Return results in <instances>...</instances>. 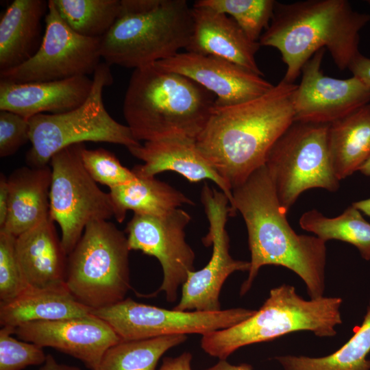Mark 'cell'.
<instances>
[{
	"mask_svg": "<svg viewBox=\"0 0 370 370\" xmlns=\"http://www.w3.org/2000/svg\"><path fill=\"white\" fill-rule=\"evenodd\" d=\"M297 86L282 79L251 100L214 104L196 145L232 190L264 165L273 144L294 122Z\"/></svg>",
	"mask_w": 370,
	"mask_h": 370,
	"instance_id": "6da1fadb",
	"label": "cell"
},
{
	"mask_svg": "<svg viewBox=\"0 0 370 370\" xmlns=\"http://www.w3.org/2000/svg\"><path fill=\"white\" fill-rule=\"evenodd\" d=\"M232 198V214L238 211L245 221L251 254L240 295L249 291L262 267L275 265L296 273L310 299L324 296L325 242L316 236L298 234L291 227L266 166L234 188Z\"/></svg>",
	"mask_w": 370,
	"mask_h": 370,
	"instance_id": "7a4b0ae2",
	"label": "cell"
},
{
	"mask_svg": "<svg viewBox=\"0 0 370 370\" xmlns=\"http://www.w3.org/2000/svg\"><path fill=\"white\" fill-rule=\"evenodd\" d=\"M370 14L354 10L346 0L275 1L273 16L261 35L260 46L277 49L286 66L284 81L294 83L307 61L327 49L341 70L360 53V32Z\"/></svg>",
	"mask_w": 370,
	"mask_h": 370,
	"instance_id": "3957f363",
	"label": "cell"
},
{
	"mask_svg": "<svg viewBox=\"0 0 370 370\" xmlns=\"http://www.w3.org/2000/svg\"><path fill=\"white\" fill-rule=\"evenodd\" d=\"M210 91L156 62L134 70L123 99L127 125L138 141L184 136L196 139L215 104Z\"/></svg>",
	"mask_w": 370,
	"mask_h": 370,
	"instance_id": "277c9868",
	"label": "cell"
},
{
	"mask_svg": "<svg viewBox=\"0 0 370 370\" xmlns=\"http://www.w3.org/2000/svg\"><path fill=\"white\" fill-rule=\"evenodd\" d=\"M338 297L304 299L295 287L283 284L271 289L258 310L232 327L202 335L201 347L208 355L226 360L238 349L276 339L295 332L308 331L319 337H332L342 323Z\"/></svg>",
	"mask_w": 370,
	"mask_h": 370,
	"instance_id": "5b68a950",
	"label": "cell"
},
{
	"mask_svg": "<svg viewBox=\"0 0 370 370\" xmlns=\"http://www.w3.org/2000/svg\"><path fill=\"white\" fill-rule=\"evenodd\" d=\"M192 29V7L186 0H159L148 11L117 18L101 38V58L134 70L186 49Z\"/></svg>",
	"mask_w": 370,
	"mask_h": 370,
	"instance_id": "8992f818",
	"label": "cell"
},
{
	"mask_svg": "<svg viewBox=\"0 0 370 370\" xmlns=\"http://www.w3.org/2000/svg\"><path fill=\"white\" fill-rule=\"evenodd\" d=\"M106 62L93 74L91 91L79 107L60 114H40L29 120L32 147L26 156L30 166H47L61 149L84 142L119 144L128 149L140 145L130 128L115 121L103 101L104 87L112 84V75Z\"/></svg>",
	"mask_w": 370,
	"mask_h": 370,
	"instance_id": "52a82bcc",
	"label": "cell"
},
{
	"mask_svg": "<svg viewBox=\"0 0 370 370\" xmlns=\"http://www.w3.org/2000/svg\"><path fill=\"white\" fill-rule=\"evenodd\" d=\"M127 236L108 220L88 223L68 255L66 286L92 310L125 299L130 289Z\"/></svg>",
	"mask_w": 370,
	"mask_h": 370,
	"instance_id": "ba28073f",
	"label": "cell"
},
{
	"mask_svg": "<svg viewBox=\"0 0 370 370\" xmlns=\"http://www.w3.org/2000/svg\"><path fill=\"white\" fill-rule=\"evenodd\" d=\"M329 125L294 121L267 156L264 166L286 212L307 190L339 188L329 152Z\"/></svg>",
	"mask_w": 370,
	"mask_h": 370,
	"instance_id": "9c48e42d",
	"label": "cell"
},
{
	"mask_svg": "<svg viewBox=\"0 0 370 370\" xmlns=\"http://www.w3.org/2000/svg\"><path fill=\"white\" fill-rule=\"evenodd\" d=\"M84 147V143L66 147L49 162V216L60 227L61 241L67 255L88 223L114 218L110 193L100 189L83 165L81 151Z\"/></svg>",
	"mask_w": 370,
	"mask_h": 370,
	"instance_id": "30bf717a",
	"label": "cell"
},
{
	"mask_svg": "<svg viewBox=\"0 0 370 370\" xmlns=\"http://www.w3.org/2000/svg\"><path fill=\"white\" fill-rule=\"evenodd\" d=\"M255 312L243 308L214 312L167 310L131 298L91 311L109 324L121 341L174 334L204 335L235 325Z\"/></svg>",
	"mask_w": 370,
	"mask_h": 370,
	"instance_id": "8fae6325",
	"label": "cell"
},
{
	"mask_svg": "<svg viewBox=\"0 0 370 370\" xmlns=\"http://www.w3.org/2000/svg\"><path fill=\"white\" fill-rule=\"evenodd\" d=\"M101 38L75 32L48 1L45 29L36 52L21 65L0 71L1 80L13 83L58 81L94 74L100 64Z\"/></svg>",
	"mask_w": 370,
	"mask_h": 370,
	"instance_id": "7c38bea8",
	"label": "cell"
},
{
	"mask_svg": "<svg viewBox=\"0 0 370 370\" xmlns=\"http://www.w3.org/2000/svg\"><path fill=\"white\" fill-rule=\"evenodd\" d=\"M201 201L209 223V232L202 241L207 247L212 245V254L204 268L188 273L182 286L180 301L173 308L177 310H221L219 295L226 279L235 271H248L250 267L249 261L235 260L230 254L225 225L228 217L233 214L227 196L205 184Z\"/></svg>",
	"mask_w": 370,
	"mask_h": 370,
	"instance_id": "4fadbf2b",
	"label": "cell"
},
{
	"mask_svg": "<svg viewBox=\"0 0 370 370\" xmlns=\"http://www.w3.org/2000/svg\"><path fill=\"white\" fill-rule=\"evenodd\" d=\"M190 219L186 211L177 208L163 216L134 214L126 226L130 251L139 250L160 263L163 279L156 293L164 292L169 303L176 301L179 288L195 271V254L185 233Z\"/></svg>",
	"mask_w": 370,
	"mask_h": 370,
	"instance_id": "5bb4252c",
	"label": "cell"
},
{
	"mask_svg": "<svg viewBox=\"0 0 370 370\" xmlns=\"http://www.w3.org/2000/svg\"><path fill=\"white\" fill-rule=\"evenodd\" d=\"M325 51L316 52L301 69L293 96L294 121L329 125L370 103V88L358 78L337 79L323 74Z\"/></svg>",
	"mask_w": 370,
	"mask_h": 370,
	"instance_id": "9a60e30c",
	"label": "cell"
},
{
	"mask_svg": "<svg viewBox=\"0 0 370 370\" xmlns=\"http://www.w3.org/2000/svg\"><path fill=\"white\" fill-rule=\"evenodd\" d=\"M156 64L193 80L216 97L215 105L228 106L261 96L274 85L254 72L227 60L188 51Z\"/></svg>",
	"mask_w": 370,
	"mask_h": 370,
	"instance_id": "2e32d148",
	"label": "cell"
},
{
	"mask_svg": "<svg viewBox=\"0 0 370 370\" xmlns=\"http://www.w3.org/2000/svg\"><path fill=\"white\" fill-rule=\"evenodd\" d=\"M22 341L70 355L95 370L105 352L121 340L109 324L92 314L55 321L29 322L17 327Z\"/></svg>",
	"mask_w": 370,
	"mask_h": 370,
	"instance_id": "e0dca14e",
	"label": "cell"
},
{
	"mask_svg": "<svg viewBox=\"0 0 370 370\" xmlns=\"http://www.w3.org/2000/svg\"><path fill=\"white\" fill-rule=\"evenodd\" d=\"M128 150L144 162L132 169L136 176L154 177L162 172L171 171L191 182L209 180L227 196L232 208V189L199 152L195 138L184 136L165 137L145 142Z\"/></svg>",
	"mask_w": 370,
	"mask_h": 370,
	"instance_id": "ac0fdd59",
	"label": "cell"
},
{
	"mask_svg": "<svg viewBox=\"0 0 370 370\" xmlns=\"http://www.w3.org/2000/svg\"><path fill=\"white\" fill-rule=\"evenodd\" d=\"M192 14L186 51L221 58L264 76L256 60L260 43L251 40L231 17L195 4Z\"/></svg>",
	"mask_w": 370,
	"mask_h": 370,
	"instance_id": "d6986e66",
	"label": "cell"
},
{
	"mask_svg": "<svg viewBox=\"0 0 370 370\" xmlns=\"http://www.w3.org/2000/svg\"><path fill=\"white\" fill-rule=\"evenodd\" d=\"M93 84L88 76L58 81L13 83L0 80V110L27 119L40 114H60L73 110L88 98Z\"/></svg>",
	"mask_w": 370,
	"mask_h": 370,
	"instance_id": "ffe728a7",
	"label": "cell"
},
{
	"mask_svg": "<svg viewBox=\"0 0 370 370\" xmlns=\"http://www.w3.org/2000/svg\"><path fill=\"white\" fill-rule=\"evenodd\" d=\"M16 252L28 288L66 285L68 255L50 217L16 236Z\"/></svg>",
	"mask_w": 370,
	"mask_h": 370,
	"instance_id": "44dd1931",
	"label": "cell"
},
{
	"mask_svg": "<svg viewBox=\"0 0 370 370\" xmlns=\"http://www.w3.org/2000/svg\"><path fill=\"white\" fill-rule=\"evenodd\" d=\"M10 208L4 227L0 230L18 236L49 216L51 169L47 166H23L8 177Z\"/></svg>",
	"mask_w": 370,
	"mask_h": 370,
	"instance_id": "7402d4cb",
	"label": "cell"
},
{
	"mask_svg": "<svg viewBox=\"0 0 370 370\" xmlns=\"http://www.w3.org/2000/svg\"><path fill=\"white\" fill-rule=\"evenodd\" d=\"M47 10L44 0H14L7 8L0 20V71L21 65L36 52Z\"/></svg>",
	"mask_w": 370,
	"mask_h": 370,
	"instance_id": "603a6c76",
	"label": "cell"
},
{
	"mask_svg": "<svg viewBox=\"0 0 370 370\" xmlns=\"http://www.w3.org/2000/svg\"><path fill=\"white\" fill-rule=\"evenodd\" d=\"M91 311L73 297L66 285L27 288L14 299L0 302V324L16 330L29 322L80 317Z\"/></svg>",
	"mask_w": 370,
	"mask_h": 370,
	"instance_id": "cb8c5ba5",
	"label": "cell"
},
{
	"mask_svg": "<svg viewBox=\"0 0 370 370\" xmlns=\"http://www.w3.org/2000/svg\"><path fill=\"white\" fill-rule=\"evenodd\" d=\"M328 147L339 181L359 171L370 157V103L329 125Z\"/></svg>",
	"mask_w": 370,
	"mask_h": 370,
	"instance_id": "d4e9b609",
	"label": "cell"
},
{
	"mask_svg": "<svg viewBox=\"0 0 370 370\" xmlns=\"http://www.w3.org/2000/svg\"><path fill=\"white\" fill-rule=\"evenodd\" d=\"M114 219L122 223L128 210L134 214L163 216L193 201L169 184L154 177H136L110 189Z\"/></svg>",
	"mask_w": 370,
	"mask_h": 370,
	"instance_id": "484cf974",
	"label": "cell"
},
{
	"mask_svg": "<svg viewBox=\"0 0 370 370\" xmlns=\"http://www.w3.org/2000/svg\"><path fill=\"white\" fill-rule=\"evenodd\" d=\"M370 300L362 324L338 350L322 357L283 355L274 359L283 370H370Z\"/></svg>",
	"mask_w": 370,
	"mask_h": 370,
	"instance_id": "4316f807",
	"label": "cell"
},
{
	"mask_svg": "<svg viewBox=\"0 0 370 370\" xmlns=\"http://www.w3.org/2000/svg\"><path fill=\"white\" fill-rule=\"evenodd\" d=\"M300 227L323 241L338 240L356 247L362 258L370 260V223L352 204L336 217H328L317 210L304 212Z\"/></svg>",
	"mask_w": 370,
	"mask_h": 370,
	"instance_id": "83f0119b",
	"label": "cell"
},
{
	"mask_svg": "<svg viewBox=\"0 0 370 370\" xmlns=\"http://www.w3.org/2000/svg\"><path fill=\"white\" fill-rule=\"evenodd\" d=\"M186 339V335L174 334L121 341L105 352L95 370H156L164 354Z\"/></svg>",
	"mask_w": 370,
	"mask_h": 370,
	"instance_id": "f1b7e54d",
	"label": "cell"
},
{
	"mask_svg": "<svg viewBox=\"0 0 370 370\" xmlns=\"http://www.w3.org/2000/svg\"><path fill=\"white\" fill-rule=\"evenodd\" d=\"M61 18L77 34L101 38L120 14L119 0H53Z\"/></svg>",
	"mask_w": 370,
	"mask_h": 370,
	"instance_id": "f546056e",
	"label": "cell"
},
{
	"mask_svg": "<svg viewBox=\"0 0 370 370\" xmlns=\"http://www.w3.org/2000/svg\"><path fill=\"white\" fill-rule=\"evenodd\" d=\"M275 3L274 0H198L194 3L230 15L254 42L259 41L269 26Z\"/></svg>",
	"mask_w": 370,
	"mask_h": 370,
	"instance_id": "4dcf8cb0",
	"label": "cell"
},
{
	"mask_svg": "<svg viewBox=\"0 0 370 370\" xmlns=\"http://www.w3.org/2000/svg\"><path fill=\"white\" fill-rule=\"evenodd\" d=\"M83 165L97 182L112 188L133 180L136 175L123 166L116 156L103 148L88 149L84 146L81 151Z\"/></svg>",
	"mask_w": 370,
	"mask_h": 370,
	"instance_id": "1f68e13d",
	"label": "cell"
},
{
	"mask_svg": "<svg viewBox=\"0 0 370 370\" xmlns=\"http://www.w3.org/2000/svg\"><path fill=\"white\" fill-rule=\"evenodd\" d=\"M15 329L1 327L0 330V370H22L27 367L42 365L47 355L43 347L12 336Z\"/></svg>",
	"mask_w": 370,
	"mask_h": 370,
	"instance_id": "d6a6232c",
	"label": "cell"
},
{
	"mask_svg": "<svg viewBox=\"0 0 370 370\" xmlns=\"http://www.w3.org/2000/svg\"><path fill=\"white\" fill-rule=\"evenodd\" d=\"M16 238L0 230V302L14 299L28 288L16 256Z\"/></svg>",
	"mask_w": 370,
	"mask_h": 370,
	"instance_id": "836d02e7",
	"label": "cell"
},
{
	"mask_svg": "<svg viewBox=\"0 0 370 370\" xmlns=\"http://www.w3.org/2000/svg\"><path fill=\"white\" fill-rule=\"evenodd\" d=\"M28 140L29 120L14 112L0 110V157L13 155Z\"/></svg>",
	"mask_w": 370,
	"mask_h": 370,
	"instance_id": "e575fe53",
	"label": "cell"
},
{
	"mask_svg": "<svg viewBox=\"0 0 370 370\" xmlns=\"http://www.w3.org/2000/svg\"><path fill=\"white\" fill-rule=\"evenodd\" d=\"M348 69L352 76L358 78L370 88V58L360 53L350 64Z\"/></svg>",
	"mask_w": 370,
	"mask_h": 370,
	"instance_id": "d590c367",
	"label": "cell"
},
{
	"mask_svg": "<svg viewBox=\"0 0 370 370\" xmlns=\"http://www.w3.org/2000/svg\"><path fill=\"white\" fill-rule=\"evenodd\" d=\"M192 354L186 352L176 357H166L158 370H192Z\"/></svg>",
	"mask_w": 370,
	"mask_h": 370,
	"instance_id": "8d00e7d4",
	"label": "cell"
},
{
	"mask_svg": "<svg viewBox=\"0 0 370 370\" xmlns=\"http://www.w3.org/2000/svg\"><path fill=\"white\" fill-rule=\"evenodd\" d=\"M10 208V190L8 177L3 173L0 175V229L6 222Z\"/></svg>",
	"mask_w": 370,
	"mask_h": 370,
	"instance_id": "74e56055",
	"label": "cell"
},
{
	"mask_svg": "<svg viewBox=\"0 0 370 370\" xmlns=\"http://www.w3.org/2000/svg\"><path fill=\"white\" fill-rule=\"evenodd\" d=\"M39 370H82L77 367L70 366L58 362L53 356L47 354L45 362L42 365Z\"/></svg>",
	"mask_w": 370,
	"mask_h": 370,
	"instance_id": "f35d334b",
	"label": "cell"
},
{
	"mask_svg": "<svg viewBox=\"0 0 370 370\" xmlns=\"http://www.w3.org/2000/svg\"><path fill=\"white\" fill-rule=\"evenodd\" d=\"M204 370H253V368L249 364L243 363L239 365H233L225 360H220L214 365Z\"/></svg>",
	"mask_w": 370,
	"mask_h": 370,
	"instance_id": "ab89813d",
	"label": "cell"
},
{
	"mask_svg": "<svg viewBox=\"0 0 370 370\" xmlns=\"http://www.w3.org/2000/svg\"><path fill=\"white\" fill-rule=\"evenodd\" d=\"M352 205L365 215L370 217V198L354 202Z\"/></svg>",
	"mask_w": 370,
	"mask_h": 370,
	"instance_id": "60d3db41",
	"label": "cell"
},
{
	"mask_svg": "<svg viewBox=\"0 0 370 370\" xmlns=\"http://www.w3.org/2000/svg\"><path fill=\"white\" fill-rule=\"evenodd\" d=\"M359 171L365 175L370 176V157L360 168Z\"/></svg>",
	"mask_w": 370,
	"mask_h": 370,
	"instance_id": "b9f144b4",
	"label": "cell"
},
{
	"mask_svg": "<svg viewBox=\"0 0 370 370\" xmlns=\"http://www.w3.org/2000/svg\"><path fill=\"white\" fill-rule=\"evenodd\" d=\"M368 2H369V3L370 4V1H369Z\"/></svg>",
	"mask_w": 370,
	"mask_h": 370,
	"instance_id": "7bdbcfd3",
	"label": "cell"
}]
</instances>
